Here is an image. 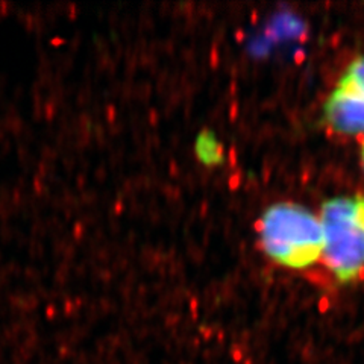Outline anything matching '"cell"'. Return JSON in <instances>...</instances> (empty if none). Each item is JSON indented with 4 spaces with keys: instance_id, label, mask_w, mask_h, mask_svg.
Here are the masks:
<instances>
[{
    "instance_id": "6da1fadb",
    "label": "cell",
    "mask_w": 364,
    "mask_h": 364,
    "mask_svg": "<svg viewBox=\"0 0 364 364\" xmlns=\"http://www.w3.org/2000/svg\"><path fill=\"white\" fill-rule=\"evenodd\" d=\"M259 245L277 264L301 270L323 255V231L318 218L302 205L273 203L261 215Z\"/></svg>"
},
{
    "instance_id": "7a4b0ae2",
    "label": "cell",
    "mask_w": 364,
    "mask_h": 364,
    "mask_svg": "<svg viewBox=\"0 0 364 364\" xmlns=\"http://www.w3.org/2000/svg\"><path fill=\"white\" fill-rule=\"evenodd\" d=\"M323 261L340 284L357 281L364 272V195L323 203Z\"/></svg>"
},
{
    "instance_id": "3957f363",
    "label": "cell",
    "mask_w": 364,
    "mask_h": 364,
    "mask_svg": "<svg viewBox=\"0 0 364 364\" xmlns=\"http://www.w3.org/2000/svg\"><path fill=\"white\" fill-rule=\"evenodd\" d=\"M323 116L328 127L338 134H364V55L352 61L331 91Z\"/></svg>"
},
{
    "instance_id": "277c9868",
    "label": "cell",
    "mask_w": 364,
    "mask_h": 364,
    "mask_svg": "<svg viewBox=\"0 0 364 364\" xmlns=\"http://www.w3.org/2000/svg\"><path fill=\"white\" fill-rule=\"evenodd\" d=\"M198 161L207 167H215L223 163V147L211 131H202L195 141Z\"/></svg>"
},
{
    "instance_id": "5b68a950",
    "label": "cell",
    "mask_w": 364,
    "mask_h": 364,
    "mask_svg": "<svg viewBox=\"0 0 364 364\" xmlns=\"http://www.w3.org/2000/svg\"><path fill=\"white\" fill-rule=\"evenodd\" d=\"M361 158H363V167H364V143H363V149H361Z\"/></svg>"
}]
</instances>
